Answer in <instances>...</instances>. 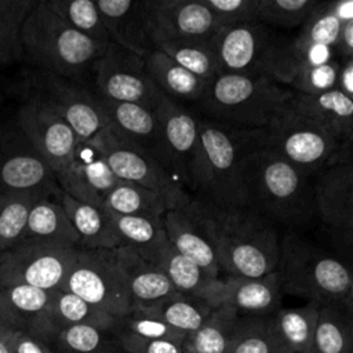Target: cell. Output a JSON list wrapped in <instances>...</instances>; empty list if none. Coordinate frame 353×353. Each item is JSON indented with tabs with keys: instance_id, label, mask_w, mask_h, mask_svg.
I'll list each match as a JSON object with an SVG mask.
<instances>
[{
	"instance_id": "obj_1",
	"label": "cell",
	"mask_w": 353,
	"mask_h": 353,
	"mask_svg": "<svg viewBox=\"0 0 353 353\" xmlns=\"http://www.w3.org/2000/svg\"><path fill=\"white\" fill-rule=\"evenodd\" d=\"M188 210L207 234L221 277H262L276 270L279 229L247 207H216L192 199Z\"/></svg>"
},
{
	"instance_id": "obj_2",
	"label": "cell",
	"mask_w": 353,
	"mask_h": 353,
	"mask_svg": "<svg viewBox=\"0 0 353 353\" xmlns=\"http://www.w3.org/2000/svg\"><path fill=\"white\" fill-rule=\"evenodd\" d=\"M312 176L262 143L258 134L243 164L244 207L277 229L302 233L316 221Z\"/></svg>"
},
{
	"instance_id": "obj_3",
	"label": "cell",
	"mask_w": 353,
	"mask_h": 353,
	"mask_svg": "<svg viewBox=\"0 0 353 353\" xmlns=\"http://www.w3.org/2000/svg\"><path fill=\"white\" fill-rule=\"evenodd\" d=\"M256 141V130H240L201 117L192 199L216 207H244L243 164Z\"/></svg>"
},
{
	"instance_id": "obj_4",
	"label": "cell",
	"mask_w": 353,
	"mask_h": 353,
	"mask_svg": "<svg viewBox=\"0 0 353 353\" xmlns=\"http://www.w3.org/2000/svg\"><path fill=\"white\" fill-rule=\"evenodd\" d=\"M276 272L283 294L320 306L353 307V277L347 263L302 233L285 232L280 237Z\"/></svg>"
},
{
	"instance_id": "obj_5",
	"label": "cell",
	"mask_w": 353,
	"mask_h": 353,
	"mask_svg": "<svg viewBox=\"0 0 353 353\" xmlns=\"http://www.w3.org/2000/svg\"><path fill=\"white\" fill-rule=\"evenodd\" d=\"M106 47L69 26L46 0H37L22 29V61L28 68L88 84Z\"/></svg>"
},
{
	"instance_id": "obj_6",
	"label": "cell",
	"mask_w": 353,
	"mask_h": 353,
	"mask_svg": "<svg viewBox=\"0 0 353 353\" xmlns=\"http://www.w3.org/2000/svg\"><path fill=\"white\" fill-rule=\"evenodd\" d=\"M292 95V90L263 76L221 73L207 85L197 106L210 120L240 130H261Z\"/></svg>"
},
{
	"instance_id": "obj_7",
	"label": "cell",
	"mask_w": 353,
	"mask_h": 353,
	"mask_svg": "<svg viewBox=\"0 0 353 353\" xmlns=\"http://www.w3.org/2000/svg\"><path fill=\"white\" fill-rule=\"evenodd\" d=\"M19 92L22 101L61 117L79 139H91L106 125L98 95L85 81L28 68L21 76Z\"/></svg>"
},
{
	"instance_id": "obj_8",
	"label": "cell",
	"mask_w": 353,
	"mask_h": 353,
	"mask_svg": "<svg viewBox=\"0 0 353 353\" xmlns=\"http://www.w3.org/2000/svg\"><path fill=\"white\" fill-rule=\"evenodd\" d=\"M258 134L262 143L312 175L325 167L341 143L327 128L298 112L290 102Z\"/></svg>"
},
{
	"instance_id": "obj_9",
	"label": "cell",
	"mask_w": 353,
	"mask_h": 353,
	"mask_svg": "<svg viewBox=\"0 0 353 353\" xmlns=\"http://www.w3.org/2000/svg\"><path fill=\"white\" fill-rule=\"evenodd\" d=\"M61 290L77 295L116 319H121L132 310L114 250L79 248L76 261Z\"/></svg>"
},
{
	"instance_id": "obj_10",
	"label": "cell",
	"mask_w": 353,
	"mask_h": 353,
	"mask_svg": "<svg viewBox=\"0 0 353 353\" xmlns=\"http://www.w3.org/2000/svg\"><path fill=\"white\" fill-rule=\"evenodd\" d=\"M120 181L143 186L161 196L171 208L186 205L192 196L181 189L156 157L146 149L119 137L105 125L91 138Z\"/></svg>"
},
{
	"instance_id": "obj_11",
	"label": "cell",
	"mask_w": 353,
	"mask_h": 353,
	"mask_svg": "<svg viewBox=\"0 0 353 353\" xmlns=\"http://www.w3.org/2000/svg\"><path fill=\"white\" fill-rule=\"evenodd\" d=\"M79 247L22 240L0 252V285L25 284L46 291L61 290Z\"/></svg>"
},
{
	"instance_id": "obj_12",
	"label": "cell",
	"mask_w": 353,
	"mask_h": 353,
	"mask_svg": "<svg viewBox=\"0 0 353 353\" xmlns=\"http://www.w3.org/2000/svg\"><path fill=\"white\" fill-rule=\"evenodd\" d=\"M154 113L159 121V138L152 154L176 185L190 194L200 119L188 106L164 95Z\"/></svg>"
},
{
	"instance_id": "obj_13",
	"label": "cell",
	"mask_w": 353,
	"mask_h": 353,
	"mask_svg": "<svg viewBox=\"0 0 353 353\" xmlns=\"http://www.w3.org/2000/svg\"><path fill=\"white\" fill-rule=\"evenodd\" d=\"M90 85L105 99L131 102L154 110L163 94L152 81L145 58L113 43L92 68Z\"/></svg>"
},
{
	"instance_id": "obj_14",
	"label": "cell",
	"mask_w": 353,
	"mask_h": 353,
	"mask_svg": "<svg viewBox=\"0 0 353 353\" xmlns=\"http://www.w3.org/2000/svg\"><path fill=\"white\" fill-rule=\"evenodd\" d=\"M0 192L58 196L61 188L17 120L0 123Z\"/></svg>"
},
{
	"instance_id": "obj_15",
	"label": "cell",
	"mask_w": 353,
	"mask_h": 353,
	"mask_svg": "<svg viewBox=\"0 0 353 353\" xmlns=\"http://www.w3.org/2000/svg\"><path fill=\"white\" fill-rule=\"evenodd\" d=\"M277 30L261 22L222 26L208 40L222 73L266 77V63Z\"/></svg>"
},
{
	"instance_id": "obj_16",
	"label": "cell",
	"mask_w": 353,
	"mask_h": 353,
	"mask_svg": "<svg viewBox=\"0 0 353 353\" xmlns=\"http://www.w3.org/2000/svg\"><path fill=\"white\" fill-rule=\"evenodd\" d=\"M145 11L154 48L171 41H207L219 28L201 0H145Z\"/></svg>"
},
{
	"instance_id": "obj_17",
	"label": "cell",
	"mask_w": 353,
	"mask_h": 353,
	"mask_svg": "<svg viewBox=\"0 0 353 353\" xmlns=\"http://www.w3.org/2000/svg\"><path fill=\"white\" fill-rule=\"evenodd\" d=\"M15 120L58 182L68 171L79 142L74 131L61 117L29 101H22Z\"/></svg>"
},
{
	"instance_id": "obj_18",
	"label": "cell",
	"mask_w": 353,
	"mask_h": 353,
	"mask_svg": "<svg viewBox=\"0 0 353 353\" xmlns=\"http://www.w3.org/2000/svg\"><path fill=\"white\" fill-rule=\"evenodd\" d=\"M314 175L316 219L336 241L350 248L353 237V164L324 167Z\"/></svg>"
},
{
	"instance_id": "obj_19",
	"label": "cell",
	"mask_w": 353,
	"mask_h": 353,
	"mask_svg": "<svg viewBox=\"0 0 353 353\" xmlns=\"http://www.w3.org/2000/svg\"><path fill=\"white\" fill-rule=\"evenodd\" d=\"M283 295L280 277L274 270L255 279L222 276L205 302L211 307L229 306L239 316H272L281 307Z\"/></svg>"
},
{
	"instance_id": "obj_20",
	"label": "cell",
	"mask_w": 353,
	"mask_h": 353,
	"mask_svg": "<svg viewBox=\"0 0 353 353\" xmlns=\"http://www.w3.org/2000/svg\"><path fill=\"white\" fill-rule=\"evenodd\" d=\"M119 179L91 139H79L72 163L58 186L66 194L101 207Z\"/></svg>"
},
{
	"instance_id": "obj_21",
	"label": "cell",
	"mask_w": 353,
	"mask_h": 353,
	"mask_svg": "<svg viewBox=\"0 0 353 353\" xmlns=\"http://www.w3.org/2000/svg\"><path fill=\"white\" fill-rule=\"evenodd\" d=\"M334 59H338L334 47L309 43L296 33L277 30L266 63V77L287 87L302 70Z\"/></svg>"
},
{
	"instance_id": "obj_22",
	"label": "cell",
	"mask_w": 353,
	"mask_h": 353,
	"mask_svg": "<svg viewBox=\"0 0 353 353\" xmlns=\"http://www.w3.org/2000/svg\"><path fill=\"white\" fill-rule=\"evenodd\" d=\"M110 43L145 57L153 48L145 0H95Z\"/></svg>"
},
{
	"instance_id": "obj_23",
	"label": "cell",
	"mask_w": 353,
	"mask_h": 353,
	"mask_svg": "<svg viewBox=\"0 0 353 353\" xmlns=\"http://www.w3.org/2000/svg\"><path fill=\"white\" fill-rule=\"evenodd\" d=\"M163 225L167 239L178 252L196 263L208 277H221L214 248L203 228L188 210V204L167 211Z\"/></svg>"
},
{
	"instance_id": "obj_24",
	"label": "cell",
	"mask_w": 353,
	"mask_h": 353,
	"mask_svg": "<svg viewBox=\"0 0 353 353\" xmlns=\"http://www.w3.org/2000/svg\"><path fill=\"white\" fill-rule=\"evenodd\" d=\"M137 252L157 266L167 276L175 291L181 294L205 301L218 280L208 277L196 263L178 252L165 234L150 247Z\"/></svg>"
},
{
	"instance_id": "obj_25",
	"label": "cell",
	"mask_w": 353,
	"mask_h": 353,
	"mask_svg": "<svg viewBox=\"0 0 353 353\" xmlns=\"http://www.w3.org/2000/svg\"><path fill=\"white\" fill-rule=\"evenodd\" d=\"M114 251L127 284L132 309L154 305L176 292L167 276L135 250L120 247Z\"/></svg>"
},
{
	"instance_id": "obj_26",
	"label": "cell",
	"mask_w": 353,
	"mask_h": 353,
	"mask_svg": "<svg viewBox=\"0 0 353 353\" xmlns=\"http://www.w3.org/2000/svg\"><path fill=\"white\" fill-rule=\"evenodd\" d=\"M106 125L123 139L153 153L159 138L154 110L131 102H117L98 97Z\"/></svg>"
},
{
	"instance_id": "obj_27",
	"label": "cell",
	"mask_w": 353,
	"mask_h": 353,
	"mask_svg": "<svg viewBox=\"0 0 353 353\" xmlns=\"http://www.w3.org/2000/svg\"><path fill=\"white\" fill-rule=\"evenodd\" d=\"M59 201L79 234V248L117 250L121 247L109 211L105 207L80 201L65 192L59 193Z\"/></svg>"
},
{
	"instance_id": "obj_28",
	"label": "cell",
	"mask_w": 353,
	"mask_h": 353,
	"mask_svg": "<svg viewBox=\"0 0 353 353\" xmlns=\"http://www.w3.org/2000/svg\"><path fill=\"white\" fill-rule=\"evenodd\" d=\"M290 103L327 128L341 142L353 138V98L346 97L339 90L317 95L294 92Z\"/></svg>"
},
{
	"instance_id": "obj_29",
	"label": "cell",
	"mask_w": 353,
	"mask_h": 353,
	"mask_svg": "<svg viewBox=\"0 0 353 353\" xmlns=\"http://www.w3.org/2000/svg\"><path fill=\"white\" fill-rule=\"evenodd\" d=\"M148 73L159 91L171 101L182 105H197L207 88V84L183 69L161 50L153 48L143 57Z\"/></svg>"
},
{
	"instance_id": "obj_30",
	"label": "cell",
	"mask_w": 353,
	"mask_h": 353,
	"mask_svg": "<svg viewBox=\"0 0 353 353\" xmlns=\"http://www.w3.org/2000/svg\"><path fill=\"white\" fill-rule=\"evenodd\" d=\"M23 240L79 247L80 239L58 196L37 199L28 215Z\"/></svg>"
},
{
	"instance_id": "obj_31",
	"label": "cell",
	"mask_w": 353,
	"mask_h": 353,
	"mask_svg": "<svg viewBox=\"0 0 353 353\" xmlns=\"http://www.w3.org/2000/svg\"><path fill=\"white\" fill-rule=\"evenodd\" d=\"M73 324H90L116 331L117 319L94 307L69 291L57 290L52 292L44 314L29 330L40 331Z\"/></svg>"
},
{
	"instance_id": "obj_32",
	"label": "cell",
	"mask_w": 353,
	"mask_h": 353,
	"mask_svg": "<svg viewBox=\"0 0 353 353\" xmlns=\"http://www.w3.org/2000/svg\"><path fill=\"white\" fill-rule=\"evenodd\" d=\"M312 353H353V307L345 305L319 307Z\"/></svg>"
},
{
	"instance_id": "obj_33",
	"label": "cell",
	"mask_w": 353,
	"mask_h": 353,
	"mask_svg": "<svg viewBox=\"0 0 353 353\" xmlns=\"http://www.w3.org/2000/svg\"><path fill=\"white\" fill-rule=\"evenodd\" d=\"M54 291L25 284L0 285V313L18 330H29L46 312Z\"/></svg>"
},
{
	"instance_id": "obj_34",
	"label": "cell",
	"mask_w": 353,
	"mask_h": 353,
	"mask_svg": "<svg viewBox=\"0 0 353 353\" xmlns=\"http://www.w3.org/2000/svg\"><path fill=\"white\" fill-rule=\"evenodd\" d=\"M32 332L44 338L55 353H97L117 343L114 330L90 324L63 325Z\"/></svg>"
},
{
	"instance_id": "obj_35",
	"label": "cell",
	"mask_w": 353,
	"mask_h": 353,
	"mask_svg": "<svg viewBox=\"0 0 353 353\" xmlns=\"http://www.w3.org/2000/svg\"><path fill=\"white\" fill-rule=\"evenodd\" d=\"M226 353H291L272 316H240Z\"/></svg>"
},
{
	"instance_id": "obj_36",
	"label": "cell",
	"mask_w": 353,
	"mask_h": 353,
	"mask_svg": "<svg viewBox=\"0 0 353 353\" xmlns=\"http://www.w3.org/2000/svg\"><path fill=\"white\" fill-rule=\"evenodd\" d=\"M239 314L234 309L221 305L212 307L204 323L183 339L186 353H226Z\"/></svg>"
},
{
	"instance_id": "obj_37",
	"label": "cell",
	"mask_w": 353,
	"mask_h": 353,
	"mask_svg": "<svg viewBox=\"0 0 353 353\" xmlns=\"http://www.w3.org/2000/svg\"><path fill=\"white\" fill-rule=\"evenodd\" d=\"M135 309L161 320L171 328L186 335L196 331L212 310L205 301L178 291L154 305Z\"/></svg>"
},
{
	"instance_id": "obj_38",
	"label": "cell",
	"mask_w": 353,
	"mask_h": 353,
	"mask_svg": "<svg viewBox=\"0 0 353 353\" xmlns=\"http://www.w3.org/2000/svg\"><path fill=\"white\" fill-rule=\"evenodd\" d=\"M102 205L120 215L163 219L171 205L157 193L132 182L120 181L105 197Z\"/></svg>"
},
{
	"instance_id": "obj_39",
	"label": "cell",
	"mask_w": 353,
	"mask_h": 353,
	"mask_svg": "<svg viewBox=\"0 0 353 353\" xmlns=\"http://www.w3.org/2000/svg\"><path fill=\"white\" fill-rule=\"evenodd\" d=\"M319 307L317 303L306 302L298 307H280L273 314L277 332L291 353H312Z\"/></svg>"
},
{
	"instance_id": "obj_40",
	"label": "cell",
	"mask_w": 353,
	"mask_h": 353,
	"mask_svg": "<svg viewBox=\"0 0 353 353\" xmlns=\"http://www.w3.org/2000/svg\"><path fill=\"white\" fill-rule=\"evenodd\" d=\"M37 0H0V70L23 59L22 29Z\"/></svg>"
},
{
	"instance_id": "obj_41",
	"label": "cell",
	"mask_w": 353,
	"mask_h": 353,
	"mask_svg": "<svg viewBox=\"0 0 353 353\" xmlns=\"http://www.w3.org/2000/svg\"><path fill=\"white\" fill-rule=\"evenodd\" d=\"M172 61L203 80L207 85L222 72L208 40L171 41L157 46Z\"/></svg>"
},
{
	"instance_id": "obj_42",
	"label": "cell",
	"mask_w": 353,
	"mask_h": 353,
	"mask_svg": "<svg viewBox=\"0 0 353 353\" xmlns=\"http://www.w3.org/2000/svg\"><path fill=\"white\" fill-rule=\"evenodd\" d=\"M43 196L48 194L0 192V252L23 240L29 211L33 203Z\"/></svg>"
},
{
	"instance_id": "obj_43",
	"label": "cell",
	"mask_w": 353,
	"mask_h": 353,
	"mask_svg": "<svg viewBox=\"0 0 353 353\" xmlns=\"http://www.w3.org/2000/svg\"><path fill=\"white\" fill-rule=\"evenodd\" d=\"M50 8L85 37L99 43L110 44L102 17L94 0H46Z\"/></svg>"
},
{
	"instance_id": "obj_44",
	"label": "cell",
	"mask_w": 353,
	"mask_h": 353,
	"mask_svg": "<svg viewBox=\"0 0 353 353\" xmlns=\"http://www.w3.org/2000/svg\"><path fill=\"white\" fill-rule=\"evenodd\" d=\"M317 3L316 0H258L256 21L274 30L299 29Z\"/></svg>"
},
{
	"instance_id": "obj_45",
	"label": "cell",
	"mask_w": 353,
	"mask_h": 353,
	"mask_svg": "<svg viewBox=\"0 0 353 353\" xmlns=\"http://www.w3.org/2000/svg\"><path fill=\"white\" fill-rule=\"evenodd\" d=\"M109 215L121 247L142 251L165 234L163 219L120 215L112 211H109Z\"/></svg>"
},
{
	"instance_id": "obj_46",
	"label": "cell",
	"mask_w": 353,
	"mask_h": 353,
	"mask_svg": "<svg viewBox=\"0 0 353 353\" xmlns=\"http://www.w3.org/2000/svg\"><path fill=\"white\" fill-rule=\"evenodd\" d=\"M342 25L343 23L332 12L331 3L319 1L312 14L298 29L296 34L305 41L334 47Z\"/></svg>"
},
{
	"instance_id": "obj_47",
	"label": "cell",
	"mask_w": 353,
	"mask_h": 353,
	"mask_svg": "<svg viewBox=\"0 0 353 353\" xmlns=\"http://www.w3.org/2000/svg\"><path fill=\"white\" fill-rule=\"evenodd\" d=\"M116 331L148 339H165L179 343H183L186 338V334L171 328L161 320L138 309H132L124 317L117 319Z\"/></svg>"
},
{
	"instance_id": "obj_48",
	"label": "cell",
	"mask_w": 353,
	"mask_h": 353,
	"mask_svg": "<svg viewBox=\"0 0 353 353\" xmlns=\"http://www.w3.org/2000/svg\"><path fill=\"white\" fill-rule=\"evenodd\" d=\"M339 66V59H334L324 65L307 68L296 74L288 87L294 92L305 95H317L336 90Z\"/></svg>"
},
{
	"instance_id": "obj_49",
	"label": "cell",
	"mask_w": 353,
	"mask_h": 353,
	"mask_svg": "<svg viewBox=\"0 0 353 353\" xmlns=\"http://www.w3.org/2000/svg\"><path fill=\"white\" fill-rule=\"evenodd\" d=\"M219 28L256 22L258 0H201Z\"/></svg>"
},
{
	"instance_id": "obj_50",
	"label": "cell",
	"mask_w": 353,
	"mask_h": 353,
	"mask_svg": "<svg viewBox=\"0 0 353 353\" xmlns=\"http://www.w3.org/2000/svg\"><path fill=\"white\" fill-rule=\"evenodd\" d=\"M117 345L127 353H185L182 343L165 339H148L116 331Z\"/></svg>"
},
{
	"instance_id": "obj_51",
	"label": "cell",
	"mask_w": 353,
	"mask_h": 353,
	"mask_svg": "<svg viewBox=\"0 0 353 353\" xmlns=\"http://www.w3.org/2000/svg\"><path fill=\"white\" fill-rule=\"evenodd\" d=\"M11 353H55L51 345L29 330H14L8 336Z\"/></svg>"
},
{
	"instance_id": "obj_52",
	"label": "cell",
	"mask_w": 353,
	"mask_h": 353,
	"mask_svg": "<svg viewBox=\"0 0 353 353\" xmlns=\"http://www.w3.org/2000/svg\"><path fill=\"white\" fill-rule=\"evenodd\" d=\"M334 50L339 61L353 58V21H347L342 25Z\"/></svg>"
},
{
	"instance_id": "obj_53",
	"label": "cell",
	"mask_w": 353,
	"mask_h": 353,
	"mask_svg": "<svg viewBox=\"0 0 353 353\" xmlns=\"http://www.w3.org/2000/svg\"><path fill=\"white\" fill-rule=\"evenodd\" d=\"M339 72L336 79V90L349 98H353V58L339 61Z\"/></svg>"
},
{
	"instance_id": "obj_54",
	"label": "cell",
	"mask_w": 353,
	"mask_h": 353,
	"mask_svg": "<svg viewBox=\"0 0 353 353\" xmlns=\"http://www.w3.org/2000/svg\"><path fill=\"white\" fill-rule=\"evenodd\" d=\"M352 142H353V138L341 142L338 145V148L332 152V154L328 159L325 167L352 164Z\"/></svg>"
},
{
	"instance_id": "obj_55",
	"label": "cell",
	"mask_w": 353,
	"mask_h": 353,
	"mask_svg": "<svg viewBox=\"0 0 353 353\" xmlns=\"http://www.w3.org/2000/svg\"><path fill=\"white\" fill-rule=\"evenodd\" d=\"M331 10L335 14V17L342 22L353 21V1L352 0H336L330 1Z\"/></svg>"
},
{
	"instance_id": "obj_56",
	"label": "cell",
	"mask_w": 353,
	"mask_h": 353,
	"mask_svg": "<svg viewBox=\"0 0 353 353\" xmlns=\"http://www.w3.org/2000/svg\"><path fill=\"white\" fill-rule=\"evenodd\" d=\"M12 330H18V328H15V327L11 324V321H10L8 319H6V317L0 313V335H1V334H6V332H8V331H12Z\"/></svg>"
},
{
	"instance_id": "obj_57",
	"label": "cell",
	"mask_w": 353,
	"mask_h": 353,
	"mask_svg": "<svg viewBox=\"0 0 353 353\" xmlns=\"http://www.w3.org/2000/svg\"><path fill=\"white\" fill-rule=\"evenodd\" d=\"M12 331H8V332L0 335V353H11L10 352V346H8V336H10V334Z\"/></svg>"
},
{
	"instance_id": "obj_58",
	"label": "cell",
	"mask_w": 353,
	"mask_h": 353,
	"mask_svg": "<svg viewBox=\"0 0 353 353\" xmlns=\"http://www.w3.org/2000/svg\"><path fill=\"white\" fill-rule=\"evenodd\" d=\"M97 353H127V352H124V350L116 343V345L109 346V347H106V349H102V350H99V352H97Z\"/></svg>"
},
{
	"instance_id": "obj_59",
	"label": "cell",
	"mask_w": 353,
	"mask_h": 353,
	"mask_svg": "<svg viewBox=\"0 0 353 353\" xmlns=\"http://www.w3.org/2000/svg\"><path fill=\"white\" fill-rule=\"evenodd\" d=\"M0 103H1V88H0Z\"/></svg>"
},
{
	"instance_id": "obj_60",
	"label": "cell",
	"mask_w": 353,
	"mask_h": 353,
	"mask_svg": "<svg viewBox=\"0 0 353 353\" xmlns=\"http://www.w3.org/2000/svg\"><path fill=\"white\" fill-rule=\"evenodd\" d=\"M185 353H186V352H185Z\"/></svg>"
}]
</instances>
